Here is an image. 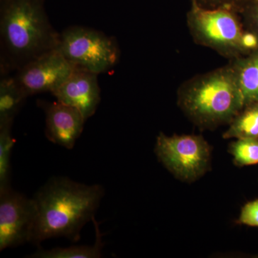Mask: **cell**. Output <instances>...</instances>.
Masks as SVG:
<instances>
[{
    "mask_svg": "<svg viewBox=\"0 0 258 258\" xmlns=\"http://www.w3.org/2000/svg\"><path fill=\"white\" fill-rule=\"evenodd\" d=\"M60 33L51 24L44 0H9L0 11L1 76L17 72L58 47Z\"/></svg>",
    "mask_w": 258,
    "mask_h": 258,
    "instance_id": "cell-2",
    "label": "cell"
},
{
    "mask_svg": "<svg viewBox=\"0 0 258 258\" xmlns=\"http://www.w3.org/2000/svg\"><path fill=\"white\" fill-rule=\"evenodd\" d=\"M177 98L185 114L204 128L230 124L244 106L230 63L188 80L180 86Z\"/></svg>",
    "mask_w": 258,
    "mask_h": 258,
    "instance_id": "cell-3",
    "label": "cell"
},
{
    "mask_svg": "<svg viewBox=\"0 0 258 258\" xmlns=\"http://www.w3.org/2000/svg\"><path fill=\"white\" fill-rule=\"evenodd\" d=\"M238 221L242 225L258 227V200L244 205Z\"/></svg>",
    "mask_w": 258,
    "mask_h": 258,
    "instance_id": "cell-18",
    "label": "cell"
},
{
    "mask_svg": "<svg viewBox=\"0 0 258 258\" xmlns=\"http://www.w3.org/2000/svg\"><path fill=\"white\" fill-rule=\"evenodd\" d=\"M12 126L10 124L0 125V190L10 186L11 154L15 144Z\"/></svg>",
    "mask_w": 258,
    "mask_h": 258,
    "instance_id": "cell-15",
    "label": "cell"
},
{
    "mask_svg": "<svg viewBox=\"0 0 258 258\" xmlns=\"http://www.w3.org/2000/svg\"><path fill=\"white\" fill-rule=\"evenodd\" d=\"M9 1V0H0V3L3 4V3H6V2Z\"/></svg>",
    "mask_w": 258,
    "mask_h": 258,
    "instance_id": "cell-21",
    "label": "cell"
},
{
    "mask_svg": "<svg viewBox=\"0 0 258 258\" xmlns=\"http://www.w3.org/2000/svg\"><path fill=\"white\" fill-rule=\"evenodd\" d=\"M199 5L208 8H227L240 13L249 0H196Z\"/></svg>",
    "mask_w": 258,
    "mask_h": 258,
    "instance_id": "cell-19",
    "label": "cell"
},
{
    "mask_svg": "<svg viewBox=\"0 0 258 258\" xmlns=\"http://www.w3.org/2000/svg\"><path fill=\"white\" fill-rule=\"evenodd\" d=\"M98 76L75 68L69 77L51 94L56 101L79 110L88 120L95 114L101 100Z\"/></svg>",
    "mask_w": 258,
    "mask_h": 258,
    "instance_id": "cell-9",
    "label": "cell"
},
{
    "mask_svg": "<svg viewBox=\"0 0 258 258\" xmlns=\"http://www.w3.org/2000/svg\"><path fill=\"white\" fill-rule=\"evenodd\" d=\"M223 138L258 139V101L244 106L230 122Z\"/></svg>",
    "mask_w": 258,
    "mask_h": 258,
    "instance_id": "cell-14",
    "label": "cell"
},
{
    "mask_svg": "<svg viewBox=\"0 0 258 258\" xmlns=\"http://www.w3.org/2000/svg\"><path fill=\"white\" fill-rule=\"evenodd\" d=\"M156 154L171 174L182 181L199 179L208 170L210 147L200 136H158Z\"/></svg>",
    "mask_w": 258,
    "mask_h": 258,
    "instance_id": "cell-6",
    "label": "cell"
},
{
    "mask_svg": "<svg viewBox=\"0 0 258 258\" xmlns=\"http://www.w3.org/2000/svg\"><path fill=\"white\" fill-rule=\"evenodd\" d=\"M35 217L34 198L11 186L0 190V251L30 242Z\"/></svg>",
    "mask_w": 258,
    "mask_h": 258,
    "instance_id": "cell-7",
    "label": "cell"
},
{
    "mask_svg": "<svg viewBox=\"0 0 258 258\" xmlns=\"http://www.w3.org/2000/svg\"><path fill=\"white\" fill-rule=\"evenodd\" d=\"M57 50L70 63L97 75L118 63L120 51L115 37L83 26H71L60 33Z\"/></svg>",
    "mask_w": 258,
    "mask_h": 258,
    "instance_id": "cell-5",
    "label": "cell"
},
{
    "mask_svg": "<svg viewBox=\"0 0 258 258\" xmlns=\"http://www.w3.org/2000/svg\"><path fill=\"white\" fill-rule=\"evenodd\" d=\"M244 28L258 35V0H249L240 13Z\"/></svg>",
    "mask_w": 258,
    "mask_h": 258,
    "instance_id": "cell-17",
    "label": "cell"
},
{
    "mask_svg": "<svg viewBox=\"0 0 258 258\" xmlns=\"http://www.w3.org/2000/svg\"><path fill=\"white\" fill-rule=\"evenodd\" d=\"M39 105L45 111L47 139L56 145L74 149L87 120L82 113L74 107L57 101H42Z\"/></svg>",
    "mask_w": 258,
    "mask_h": 258,
    "instance_id": "cell-10",
    "label": "cell"
},
{
    "mask_svg": "<svg viewBox=\"0 0 258 258\" xmlns=\"http://www.w3.org/2000/svg\"><path fill=\"white\" fill-rule=\"evenodd\" d=\"M230 154L238 166L258 164V139H237L230 146Z\"/></svg>",
    "mask_w": 258,
    "mask_h": 258,
    "instance_id": "cell-16",
    "label": "cell"
},
{
    "mask_svg": "<svg viewBox=\"0 0 258 258\" xmlns=\"http://www.w3.org/2000/svg\"><path fill=\"white\" fill-rule=\"evenodd\" d=\"M238 13L230 8H204L192 0L186 25L195 43L232 60L243 55L241 40L244 27Z\"/></svg>",
    "mask_w": 258,
    "mask_h": 258,
    "instance_id": "cell-4",
    "label": "cell"
},
{
    "mask_svg": "<svg viewBox=\"0 0 258 258\" xmlns=\"http://www.w3.org/2000/svg\"><path fill=\"white\" fill-rule=\"evenodd\" d=\"M244 106L258 101V48L250 53L230 60Z\"/></svg>",
    "mask_w": 258,
    "mask_h": 258,
    "instance_id": "cell-11",
    "label": "cell"
},
{
    "mask_svg": "<svg viewBox=\"0 0 258 258\" xmlns=\"http://www.w3.org/2000/svg\"><path fill=\"white\" fill-rule=\"evenodd\" d=\"M28 96L14 76L4 75L0 81V125H13Z\"/></svg>",
    "mask_w": 258,
    "mask_h": 258,
    "instance_id": "cell-12",
    "label": "cell"
},
{
    "mask_svg": "<svg viewBox=\"0 0 258 258\" xmlns=\"http://www.w3.org/2000/svg\"><path fill=\"white\" fill-rule=\"evenodd\" d=\"M92 222L96 229V241L93 245H72L50 249L39 248L28 257L32 258H100L103 250V234L96 219Z\"/></svg>",
    "mask_w": 258,
    "mask_h": 258,
    "instance_id": "cell-13",
    "label": "cell"
},
{
    "mask_svg": "<svg viewBox=\"0 0 258 258\" xmlns=\"http://www.w3.org/2000/svg\"><path fill=\"white\" fill-rule=\"evenodd\" d=\"M74 69L57 48L29 62L15 72L14 77L29 97L53 93Z\"/></svg>",
    "mask_w": 258,
    "mask_h": 258,
    "instance_id": "cell-8",
    "label": "cell"
},
{
    "mask_svg": "<svg viewBox=\"0 0 258 258\" xmlns=\"http://www.w3.org/2000/svg\"><path fill=\"white\" fill-rule=\"evenodd\" d=\"M242 54L243 55L250 53L258 48V35L255 32L244 28L241 40Z\"/></svg>",
    "mask_w": 258,
    "mask_h": 258,
    "instance_id": "cell-20",
    "label": "cell"
},
{
    "mask_svg": "<svg viewBox=\"0 0 258 258\" xmlns=\"http://www.w3.org/2000/svg\"><path fill=\"white\" fill-rule=\"evenodd\" d=\"M104 195L100 184L87 185L64 176L52 177L34 197L36 217L30 243L64 237L71 242L81 239V232L92 221Z\"/></svg>",
    "mask_w": 258,
    "mask_h": 258,
    "instance_id": "cell-1",
    "label": "cell"
}]
</instances>
